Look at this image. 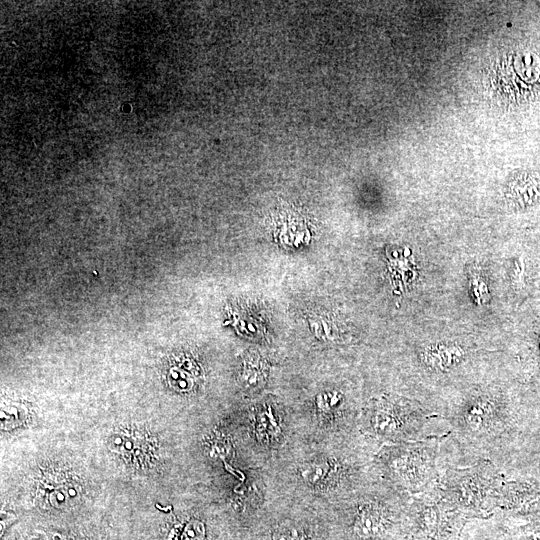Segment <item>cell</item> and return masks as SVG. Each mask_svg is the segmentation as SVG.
<instances>
[{
    "label": "cell",
    "mask_w": 540,
    "mask_h": 540,
    "mask_svg": "<svg viewBox=\"0 0 540 540\" xmlns=\"http://www.w3.org/2000/svg\"><path fill=\"white\" fill-rule=\"evenodd\" d=\"M371 415V425L376 433L402 442L427 437L423 436L424 429L439 416L414 400L380 404Z\"/></svg>",
    "instance_id": "5b68a950"
},
{
    "label": "cell",
    "mask_w": 540,
    "mask_h": 540,
    "mask_svg": "<svg viewBox=\"0 0 540 540\" xmlns=\"http://www.w3.org/2000/svg\"><path fill=\"white\" fill-rule=\"evenodd\" d=\"M449 434L402 442L390 453L389 469L405 494L418 496L436 487L441 477L437 466L439 446Z\"/></svg>",
    "instance_id": "7a4b0ae2"
},
{
    "label": "cell",
    "mask_w": 540,
    "mask_h": 540,
    "mask_svg": "<svg viewBox=\"0 0 540 540\" xmlns=\"http://www.w3.org/2000/svg\"><path fill=\"white\" fill-rule=\"evenodd\" d=\"M407 506L393 508L381 501H363L355 509L348 533L352 540H391L403 536Z\"/></svg>",
    "instance_id": "8992f818"
},
{
    "label": "cell",
    "mask_w": 540,
    "mask_h": 540,
    "mask_svg": "<svg viewBox=\"0 0 540 540\" xmlns=\"http://www.w3.org/2000/svg\"><path fill=\"white\" fill-rule=\"evenodd\" d=\"M468 520L433 489L410 498L403 520V536L407 540H462V530Z\"/></svg>",
    "instance_id": "277c9868"
},
{
    "label": "cell",
    "mask_w": 540,
    "mask_h": 540,
    "mask_svg": "<svg viewBox=\"0 0 540 540\" xmlns=\"http://www.w3.org/2000/svg\"><path fill=\"white\" fill-rule=\"evenodd\" d=\"M506 540H540V523H530L511 530Z\"/></svg>",
    "instance_id": "ba28073f"
},
{
    "label": "cell",
    "mask_w": 540,
    "mask_h": 540,
    "mask_svg": "<svg viewBox=\"0 0 540 540\" xmlns=\"http://www.w3.org/2000/svg\"><path fill=\"white\" fill-rule=\"evenodd\" d=\"M451 431L466 444L486 448L496 445V439L509 423V413L492 395L480 394L467 398L449 413Z\"/></svg>",
    "instance_id": "3957f363"
},
{
    "label": "cell",
    "mask_w": 540,
    "mask_h": 540,
    "mask_svg": "<svg viewBox=\"0 0 540 540\" xmlns=\"http://www.w3.org/2000/svg\"><path fill=\"white\" fill-rule=\"evenodd\" d=\"M205 524L198 519L189 520L182 528L178 540H206Z\"/></svg>",
    "instance_id": "52a82bcc"
},
{
    "label": "cell",
    "mask_w": 540,
    "mask_h": 540,
    "mask_svg": "<svg viewBox=\"0 0 540 540\" xmlns=\"http://www.w3.org/2000/svg\"><path fill=\"white\" fill-rule=\"evenodd\" d=\"M503 483L496 465L482 458L469 467L447 468L434 490L470 520L488 518L498 508Z\"/></svg>",
    "instance_id": "6da1fadb"
}]
</instances>
